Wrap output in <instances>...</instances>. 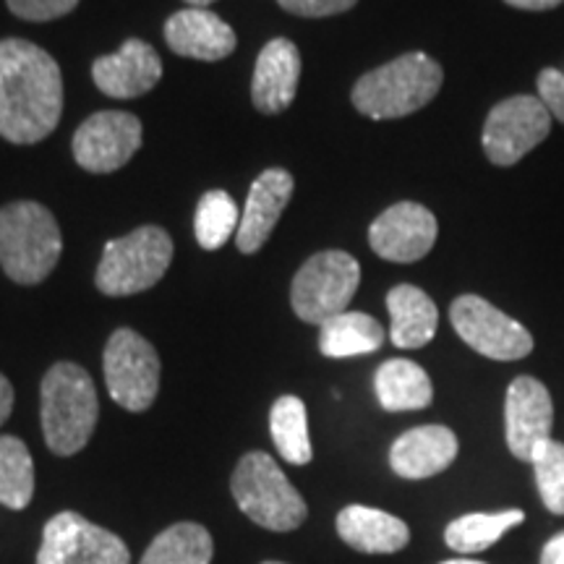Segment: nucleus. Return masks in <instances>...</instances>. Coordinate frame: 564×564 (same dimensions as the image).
<instances>
[{"label":"nucleus","instance_id":"6e6552de","mask_svg":"<svg viewBox=\"0 0 564 564\" xmlns=\"http://www.w3.org/2000/svg\"><path fill=\"white\" fill-rule=\"evenodd\" d=\"M105 384L110 398L131 413L147 411L160 390V356L133 329H116L105 345Z\"/></svg>","mask_w":564,"mask_h":564},{"label":"nucleus","instance_id":"c85d7f7f","mask_svg":"<svg viewBox=\"0 0 564 564\" xmlns=\"http://www.w3.org/2000/svg\"><path fill=\"white\" fill-rule=\"evenodd\" d=\"M531 465L535 470L541 502L549 512L564 514V444L546 440L533 449Z\"/></svg>","mask_w":564,"mask_h":564},{"label":"nucleus","instance_id":"72a5a7b5","mask_svg":"<svg viewBox=\"0 0 564 564\" xmlns=\"http://www.w3.org/2000/svg\"><path fill=\"white\" fill-rule=\"evenodd\" d=\"M11 411H13V387H11L9 379L0 373V426L9 421Z\"/></svg>","mask_w":564,"mask_h":564},{"label":"nucleus","instance_id":"f3484780","mask_svg":"<svg viewBox=\"0 0 564 564\" xmlns=\"http://www.w3.org/2000/svg\"><path fill=\"white\" fill-rule=\"evenodd\" d=\"M293 175L282 167H270L253 181L249 202H246L241 225L236 232V246L241 253H253L270 241L274 225L293 196Z\"/></svg>","mask_w":564,"mask_h":564},{"label":"nucleus","instance_id":"473e14b6","mask_svg":"<svg viewBox=\"0 0 564 564\" xmlns=\"http://www.w3.org/2000/svg\"><path fill=\"white\" fill-rule=\"evenodd\" d=\"M541 564H564V531L546 541L544 552H541Z\"/></svg>","mask_w":564,"mask_h":564},{"label":"nucleus","instance_id":"f03ea898","mask_svg":"<svg viewBox=\"0 0 564 564\" xmlns=\"http://www.w3.org/2000/svg\"><path fill=\"white\" fill-rule=\"evenodd\" d=\"M442 66L426 53H405L369 70L352 87V108L371 121H394L426 108L440 95Z\"/></svg>","mask_w":564,"mask_h":564},{"label":"nucleus","instance_id":"393cba45","mask_svg":"<svg viewBox=\"0 0 564 564\" xmlns=\"http://www.w3.org/2000/svg\"><path fill=\"white\" fill-rule=\"evenodd\" d=\"M212 535L199 523H175L152 541L139 564H209Z\"/></svg>","mask_w":564,"mask_h":564},{"label":"nucleus","instance_id":"4be33fe9","mask_svg":"<svg viewBox=\"0 0 564 564\" xmlns=\"http://www.w3.org/2000/svg\"><path fill=\"white\" fill-rule=\"evenodd\" d=\"M373 390H377L379 405L390 413L423 411L434 400L429 373L408 358H392L379 366L377 377H373Z\"/></svg>","mask_w":564,"mask_h":564},{"label":"nucleus","instance_id":"bb28decb","mask_svg":"<svg viewBox=\"0 0 564 564\" xmlns=\"http://www.w3.org/2000/svg\"><path fill=\"white\" fill-rule=\"evenodd\" d=\"M34 497V463L19 436H0V505L24 510Z\"/></svg>","mask_w":564,"mask_h":564},{"label":"nucleus","instance_id":"ddd939ff","mask_svg":"<svg viewBox=\"0 0 564 564\" xmlns=\"http://www.w3.org/2000/svg\"><path fill=\"white\" fill-rule=\"evenodd\" d=\"M440 223L419 202H398L384 209L369 228V243L377 257L394 264H411L434 249Z\"/></svg>","mask_w":564,"mask_h":564},{"label":"nucleus","instance_id":"cd10ccee","mask_svg":"<svg viewBox=\"0 0 564 564\" xmlns=\"http://www.w3.org/2000/svg\"><path fill=\"white\" fill-rule=\"evenodd\" d=\"M238 225H241V217H238V207L230 194L207 192L202 196L194 220L196 241H199L202 249H223L230 241L232 232H238Z\"/></svg>","mask_w":564,"mask_h":564},{"label":"nucleus","instance_id":"20e7f679","mask_svg":"<svg viewBox=\"0 0 564 564\" xmlns=\"http://www.w3.org/2000/svg\"><path fill=\"white\" fill-rule=\"evenodd\" d=\"M63 251L53 212L37 202L0 209V267L19 285H37L55 270Z\"/></svg>","mask_w":564,"mask_h":564},{"label":"nucleus","instance_id":"7c9ffc66","mask_svg":"<svg viewBox=\"0 0 564 564\" xmlns=\"http://www.w3.org/2000/svg\"><path fill=\"white\" fill-rule=\"evenodd\" d=\"M535 87H539V97L541 102L546 105L549 116L564 126V74L562 70L556 68L539 70Z\"/></svg>","mask_w":564,"mask_h":564},{"label":"nucleus","instance_id":"c9c22d12","mask_svg":"<svg viewBox=\"0 0 564 564\" xmlns=\"http://www.w3.org/2000/svg\"><path fill=\"white\" fill-rule=\"evenodd\" d=\"M188 6H192V9H204V6H209V3H215V0H186Z\"/></svg>","mask_w":564,"mask_h":564},{"label":"nucleus","instance_id":"c756f323","mask_svg":"<svg viewBox=\"0 0 564 564\" xmlns=\"http://www.w3.org/2000/svg\"><path fill=\"white\" fill-rule=\"evenodd\" d=\"M11 13L24 21H53L66 17L79 6V0H6Z\"/></svg>","mask_w":564,"mask_h":564},{"label":"nucleus","instance_id":"2f4dec72","mask_svg":"<svg viewBox=\"0 0 564 564\" xmlns=\"http://www.w3.org/2000/svg\"><path fill=\"white\" fill-rule=\"evenodd\" d=\"M285 11L295 13V17L306 19H322V17H337V13H345L358 0H278Z\"/></svg>","mask_w":564,"mask_h":564},{"label":"nucleus","instance_id":"f8f14e48","mask_svg":"<svg viewBox=\"0 0 564 564\" xmlns=\"http://www.w3.org/2000/svg\"><path fill=\"white\" fill-rule=\"evenodd\" d=\"M141 147V121L131 112H95L74 133V158L89 173L123 167Z\"/></svg>","mask_w":564,"mask_h":564},{"label":"nucleus","instance_id":"5701e85b","mask_svg":"<svg viewBox=\"0 0 564 564\" xmlns=\"http://www.w3.org/2000/svg\"><path fill=\"white\" fill-rule=\"evenodd\" d=\"M384 327L373 316L361 312H343L322 324L319 348L327 358L366 356L382 348Z\"/></svg>","mask_w":564,"mask_h":564},{"label":"nucleus","instance_id":"a878e982","mask_svg":"<svg viewBox=\"0 0 564 564\" xmlns=\"http://www.w3.org/2000/svg\"><path fill=\"white\" fill-rule=\"evenodd\" d=\"M270 432L278 453L293 465H308L314 457L308 440L306 405L295 394H282L270 413Z\"/></svg>","mask_w":564,"mask_h":564},{"label":"nucleus","instance_id":"9b49d317","mask_svg":"<svg viewBox=\"0 0 564 564\" xmlns=\"http://www.w3.org/2000/svg\"><path fill=\"white\" fill-rule=\"evenodd\" d=\"M37 564H131V552L123 539L79 512H58L42 531Z\"/></svg>","mask_w":564,"mask_h":564},{"label":"nucleus","instance_id":"9d476101","mask_svg":"<svg viewBox=\"0 0 564 564\" xmlns=\"http://www.w3.org/2000/svg\"><path fill=\"white\" fill-rule=\"evenodd\" d=\"M449 322L460 340L491 361H520L531 356L533 335L520 322L499 312L481 295H460L449 306Z\"/></svg>","mask_w":564,"mask_h":564},{"label":"nucleus","instance_id":"1a4fd4ad","mask_svg":"<svg viewBox=\"0 0 564 564\" xmlns=\"http://www.w3.org/2000/svg\"><path fill=\"white\" fill-rule=\"evenodd\" d=\"M554 118L539 95H514L494 105L484 123V152L491 165H518L552 131Z\"/></svg>","mask_w":564,"mask_h":564},{"label":"nucleus","instance_id":"4468645a","mask_svg":"<svg viewBox=\"0 0 564 564\" xmlns=\"http://www.w3.org/2000/svg\"><path fill=\"white\" fill-rule=\"evenodd\" d=\"M554 403L546 384L533 377H518L507 387L505 436L512 457L531 463L533 449L552 440Z\"/></svg>","mask_w":564,"mask_h":564},{"label":"nucleus","instance_id":"412c9836","mask_svg":"<svg viewBox=\"0 0 564 564\" xmlns=\"http://www.w3.org/2000/svg\"><path fill=\"white\" fill-rule=\"evenodd\" d=\"M387 312H390V340L394 348L419 350L434 340L440 327L436 303L415 285H394L387 293Z\"/></svg>","mask_w":564,"mask_h":564},{"label":"nucleus","instance_id":"2eb2a0df","mask_svg":"<svg viewBox=\"0 0 564 564\" xmlns=\"http://www.w3.org/2000/svg\"><path fill=\"white\" fill-rule=\"evenodd\" d=\"M91 79L108 97L133 100L158 87L162 79V61L150 42L126 40L121 51L95 61Z\"/></svg>","mask_w":564,"mask_h":564},{"label":"nucleus","instance_id":"39448f33","mask_svg":"<svg viewBox=\"0 0 564 564\" xmlns=\"http://www.w3.org/2000/svg\"><path fill=\"white\" fill-rule=\"evenodd\" d=\"M230 491L246 518L267 531H295L308 514L299 489L288 481L274 457L267 453H249L238 460L230 478Z\"/></svg>","mask_w":564,"mask_h":564},{"label":"nucleus","instance_id":"7ed1b4c3","mask_svg":"<svg viewBox=\"0 0 564 564\" xmlns=\"http://www.w3.org/2000/svg\"><path fill=\"white\" fill-rule=\"evenodd\" d=\"M40 398L47 449L61 457L82 453L100 419V400L89 373L76 364H55L42 379Z\"/></svg>","mask_w":564,"mask_h":564},{"label":"nucleus","instance_id":"f257e3e1","mask_svg":"<svg viewBox=\"0 0 564 564\" xmlns=\"http://www.w3.org/2000/svg\"><path fill=\"white\" fill-rule=\"evenodd\" d=\"M63 112L61 66L26 40L0 42V137L37 144L55 131Z\"/></svg>","mask_w":564,"mask_h":564},{"label":"nucleus","instance_id":"dca6fc26","mask_svg":"<svg viewBox=\"0 0 564 564\" xmlns=\"http://www.w3.org/2000/svg\"><path fill=\"white\" fill-rule=\"evenodd\" d=\"M301 79V53L291 40L267 42L257 58L251 82V100L264 116H278L295 100Z\"/></svg>","mask_w":564,"mask_h":564},{"label":"nucleus","instance_id":"f704fd0d","mask_svg":"<svg viewBox=\"0 0 564 564\" xmlns=\"http://www.w3.org/2000/svg\"><path fill=\"white\" fill-rule=\"evenodd\" d=\"M505 3L520 11H552L556 6H562L564 0H505Z\"/></svg>","mask_w":564,"mask_h":564},{"label":"nucleus","instance_id":"423d86ee","mask_svg":"<svg viewBox=\"0 0 564 564\" xmlns=\"http://www.w3.org/2000/svg\"><path fill=\"white\" fill-rule=\"evenodd\" d=\"M173 262V238L158 225H144L129 236L105 246L102 262L97 267V288L112 299L150 291L165 278Z\"/></svg>","mask_w":564,"mask_h":564},{"label":"nucleus","instance_id":"0eeeda50","mask_svg":"<svg viewBox=\"0 0 564 564\" xmlns=\"http://www.w3.org/2000/svg\"><path fill=\"white\" fill-rule=\"evenodd\" d=\"M361 282V267L348 251H319L301 267L291 288V303L299 319L329 322L348 312V303Z\"/></svg>","mask_w":564,"mask_h":564},{"label":"nucleus","instance_id":"4c0bfd02","mask_svg":"<svg viewBox=\"0 0 564 564\" xmlns=\"http://www.w3.org/2000/svg\"><path fill=\"white\" fill-rule=\"evenodd\" d=\"M264 564H282V562H264Z\"/></svg>","mask_w":564,"mask_h":564},{"label":"nucleus","instance_id":"b1692460","mask_svg":"<svg viewBox=\"0 0 564 564\" xmlns=\"http://www.w3.org/2000/svg\"><path fill=\"white\" fill-rule=\"evenodd\" d=\"M523 510L502 512H470L453 520L444 531V541L457 554H478L497 544L514 525H523Z\"/></svg>","mask_w":564,"mask_h":564},{"label":"nucleus","instance_id":"aec40b11","mask_svg":"<svg viewBox=\"0 0 564 564\" xmlns=\"http://www.w3.org/2000/svg\"><path fill=\"white\" fill-rule=\"evenodd\" d=\"M337 535L361 554H394L408 546L411 528L377 507L350 505L337 514Z\"/></svg>","mask_w":564,"mask_h":564},{"label":"nucleus","instance_id":"a211bd4d","mask_svg":"<svg viewBox=\"0 0 564 564\" xmlns=\"http://www.w3.org/2000/svg\"><path fill=\"white\" fill-rule=\"evenodd\" d=\"M165 42L175 55L194 61H223L236 51V32L207 9H186L165 21Z\"/></svg>","mask_w":564,"mask_h":564},{"label":"nucleus","instance_id":"6ab92c4d","mask_svg":"<svg viewBox=\"0 0 564 564\" xmlns=\"http://www.w3.org/2000/svg\"><path fill=\"white\" fill-rule=\"evenodd\" d=\"M460 453V442L447 426H415L398 436L390 449V465L400 478H432L447 470Z\"/></svg>","mask_w":564,"mask_h":564},{"label":"nucleus","instance_id":"e433bc0d","mask_svg":"<svg viewBox=\"0 0 564 564\" xmlns=\"http://www.w3.org/2000/svg\"><path fill=\"white\" fill-rule=\"evenodd\" d=\"M442 564H486V562H476V560H449V562H442Z\"/></svg>","mask_w":564,"mask_h":564}]
</instances>
